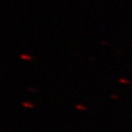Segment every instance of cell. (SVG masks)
Returning <instances> with one entry per match:
<instances>
[{
    "instance_id": "obj_1",
    "label": "cell",
    "mask_w": 132,
    "mask_h": 132,
    "mask_svg": "<svg viewBox=\"0 0 132 132\" xmlns=\"http://www.w3.org/2000/svg\"><path fill=\"white\" fill-rule=\"evenodd\" d=\"M19 58H20L21 60H24V61H32V57L30 55H28V54H25V53L20 54Z\"/></svg>"
},
{
    "instance_id": "obj_2",
    "label": "cell",
    "mask_w": 132,
    "mask_h": 132,
    "mask_svg": "<svg viewBox=\"0 0 132 132\" xmlns=\"http://www.w3.org/2000/svg\"><path fill=\"white\" fill-rule=\"evenodd\" d=\"M22 106L24 107H27V108H33L34 107V105H33L32 103H30V102H23L22 103Z\"/></svg>"
},
{
    "instance_id": "obj_3",
    "label": "cell",
    "mask_w": 132,
    "mask_h": 132,
    "mask_svg": "<svg viewBox=\"0 0 132 132\" xmlns=\"http://www.w3.org/2000/svg\"><path fill=\"white\" fill-rule=\"evenodd\" d=\"M75 108H76L77 110H81V111H85V110L87 109L86 106H85L84 105H82V104H79V105H75Z\"/></svg>"
},
{
    "instance_id": "obj_4",
    "label": "cell",
    "mask_w": 132,
    "mask_h": 132,
    "mask_svg": "<svg viewBox=\"0 0 132 132\" xmlns=\"http://www.w3.org/2000/svg\"><path fill=\"white\" fill-rule=\"evenodd\" d=\"M118 82H121V84H126V85H128V84L130 82L129 81L127 80V79H119V80H118Z\"/></svg>"
},
{
    "instance_id": "obj_5",
    "label": "cell",
    "mask_w": 132,
    "mask_h": 132,
    "mask_svg": "<svg viewBox=\"0 0 132 132\" xmlns=\"http://www.w3.org/2000/svg\"><path fill=\"white\" fill-rule=\"evenodd\" d=\"M110 97H111V98H113V99H119V96H118V95H110Z\"/></svg>"
},
{
    "instance_id": "obj_6",
    "label": "cell",
    "mask_w": 132,
    "mask_h": 132,
    "mask_svg": "<svg viewBox=\"0 0 132 132\" xmlns=\"http://www.w3.org/2000/svg\"><path fill=\"white\" fill-rule=\"evenodd\" d=\"M28 90L30 91V92H34V93H37V92H38L37 89H33V88H31V87H30V88H28Z\"/></svg>"
},
{
    "instance_id": "obj_7",
    "label": "cell",
    "mask_w": 132,
    "mask_h": 132,
    "mask_svg": "<svg viewBox=\"0 0 132 132\" xmlns=\"http://www.w3.org/2000/svg\"><path fill=\"white\" fill-rule=\"evenodd\" d=\"M102 44H104V45H107V42H105V41H102Z\"/></svg>"
}]
</instances>
